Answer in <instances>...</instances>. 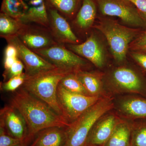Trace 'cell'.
Returning a JSON list of instances; mask_svg holds the SVG:
<instances>
[{"mask_svg":"<svg viewBox=\"0 0 146 146\" xmlns=\"http://www.w3.org/2000/svg\"><path fill=\"white\" fill-rule=\"evenodd\" d=\"M11 105L21 113L26 123L27 142L39 131L48 128L66 127L69 123L44 102L21 86L11 98Z\"/></svg>","mask_w":146,"mask_h":146,"instance_id":"cell-1","label":"cell"},{"mask_svg":"<svg viewBox=\"0 0 146 146\" xmlns=\"http://www.w3.org/2000/svg\"><path fill=\"white\" fill-rule=\"evenodd\" d=\"M72 72L74 71L57 68L33 75H27L25 82L21 86L63 117L58 102L57 87L61 80Z\"/></svg>","mask_w":146,"mask_h":146,"instance_id":"cell-2","label":"cell"},{"mask_svg":"<svg viewBox=\"0 0 146 146\" xmlns=\"http://www.w3.org/2000/svg\"><path fill=\"white\" fill-rule=\"evenodd\" d=\"M115 106L112 98L102 97L94 105L66 127L63 146H85L89 133L97 121Z\"/></svg>","mask_w":146,"mask_h":146,"instance_id":"cell-3","label":"cell"},{"mask_svg":"<svg viewBox=\"0 0 146 146\" xmlns=\"http://www.w3.org/2000/svg\"><path fill=\"white\" fill-rule=\"evenodd\" d=\"M95 27L106 37L115 59L118 62L124 60L129 45L138 34V31L123 26L112 21H103Z\"/></svg>","mask_w":146,"mask_h":146,"instance_id":"cell-4","label":"cell"},{"mask_svg":"<svg viewBox=\"0 0 146 146\" xmlns=\"http://www.w3.org/2000/svg\"><path fill=\"white\" fill-rule=\"evenodd\" d=\"M56 95L62 116L70 124L75 121L103 97L91 96L70 92L59 84Z\"/></svg>","mask_w":146,"mask_h":146,"instance_id":"cell-5","label":"cell"},{"mask_svg":"<svg viewBox=\"0 0 146 146\" xmlns=\"http://www.w3.org/2000/svg\"><path fill=\"white\" fill-rule=\"evenodd\" d=\"M33 52L58 68L76 71L83 70L87 65L86 60L68 49L65 45L58 44Z\"/></svg>","mask_w":146,"mask_h":146,"instance_id":"cell-6","label":"cell"},{"mask_svg":"<svg viewBox=\"0 0 146 146\" xmlns=\"http://www.w3.org/2000/svg\"><path fill=\"white\" fill-rule=\"evenodd\" d=\"M104 15L117 16L129 25L146 26V21L132 3L127 0H95Z\"/></svg>","mask_w":146,"mask_h":146,"instance_id":"cell-7","label":"cell"},{"mask_svg":"<svg viewBox=\"0 0 146 146\" xmlns=\"http://www.w3.org/2000/svg\"><path fill=\"white\" fill-rule=\"evenodd\" d=\"M16 36L33 51L58 44L48 29L35 24H23Z\"/></svg>","mask_w":146,"mask_h":146,"instance_id":"cell-8","label":"cell"},{"mask_svg":"<svg viewBox=\"0 0 146 146\" xmlns=\"http://www.w3.org/2000/svg\"><path fill=\"white\" fill-rule=\"evenodd\" d=\"M5 39L7 44L13 45L17 48L18 58L23 63L27 75H33L57 68L26 46L17 36H11Z\"/></svg>","mask_w":146,"mask_h":146,"instance_id":"cell-9","label":"cell"},{"mask_svg":"<svg viewBox=\"0 0 146 146\" xmlns=\"http://www.w3.org/2000/svg\"><path fill=\"white\" fill-rule=\"evenodd\" d=\"M47 8L49 22L48 29L58 44H78V38L67 19L55 9L47 7Z\"/></svg>","mask_w":146,"mask_h":146,"instance_id":"cell-10","label":"cell"},{"mask_svg":"<svg viewBox=\"0 0 146 146\" xmlns=\"http://www.w3.org/2000/svg\"><path fill=\"white\" fill-rule=\"evenodd\" d=\"M112 78L119 92L146 97V82L134 71L129 68H119L114 71Z\"/></svg>","mask_w":146,"mask_h":146,"instance_id":"cell-11","label":"cell"},{"mask_svg":"<svg viewBox=\"0 0 146 146\" xmlns=\"http://www.w3.org/2000/svg\"><path fill=\"white\" fill-rule=\"evenodd\" d=\"M121 119L113 112L102 116L91 129L85 146H104Z\"/></svg>","mask_w":146,"mask_h":146,"instance_id":"cell-12","label":"cell"},{"mask_svg":"<svg viewBox=\"0 0 146 146\" xmlns=\"http://www.w3.org/2000/svg\"><path fill=\"white\" fill-rule=\"evenodd\" d=\"M0 117V126L4 128L9 135L26 142V123L18 110L11 104L5 106L1 110Z\"/></svg>","mask_w":146,"mask_h":146,"instance_id":"cell-13","label":"cell"},{"mask_svg":"<svg viewBox=\"0 0 146 146\" xmlns=\"http://www.w3.org/2000/svg\"><path fill=\"white\" fill-rule=\"evenodd\" d=\"M65 45L68 49L85 58L98 68H101L104 65L103 50L94 35H91L81 44Z\"/></svg>","mask_w":146,"mask_h":146,"instance_id":"cell-14","label":"cell"},{"mask_svg":"<svg viewBox=\"0 0 146 146\" xmlns=\"http://www.w3.org/2000/svg\"><path fill=\"white\" fill-rule=\"evenodd\" d=\"M123 116L133 119H146V97L141 95L123 98L117 104Z\"/></svg>","mask_w":146,"mask_h":146,"instance_id":"cell-15","label":"cell"},{"mask_svg":"<svg viewBox=\"0 0 146 146\" xmlns=\"http://www.w3.org/2000/svg\"><path fill=\"white\" fill-rule=\"evenodd\" d=\"M27 10L20 21L23 23L35 24L48 29V16L44 0H24Z\"/></svg>","mask_w":146,"mask_h":146,"instance_id":"cell-16","label":"cell"},{"mask_svg":"<svg viewBox=\"0 0 146 146\" xmlns=\"http://www.w3.org/2000/svg\"><path fill=\"white\" fill-rule=\"evenodd\" d=\"M66 127H53L41 131L31 146H64Z\"/></svg>","mask_w":146,"mask_h":146,"instance_id":"cell-17","label":"cell"},{"mask_svg":"<svg viewBox=\"0 0 146 146\" xmlns=\"http://www.w3.org/2000/svg\"><path fill=\"white\" fill-rule=\"evenodd\" d=\"M96 3L95 0H82L74 21L80 30H87L93 25L97 12Z\"/></svg>","mask_w":146,"mask_h":146,"instance_id":"cell-18","label":"cell"},{"mask_svg":"<svg viewBox=\"0 0 146 146\" xmlns=\"http://www.w3.org/2000/svg\"><path fill=\"white\" fill-rule=\"evenodd\" d=\"M132 125L121 119L104 146H131Z\"/></svg>","mask_w":146,"mask_h":146,"instance_id":"cell-19","label":"cell"},{"mask_svg":"<svg viewBox=\"0 0 146 146\" xmlns=\"http://www.w3.org/2000/svg\"><path fill=\"white\" fill-rule=\"evenodd\" d=\"M75 73L88 95L91 96H105L103 95L102 84L99 76L96 74L80 70Z\"/></svg>","mask_w":146,"mask_h":146,"instance_id":"cell-20","label":"cell"},{"mask_svg":"<svg viewBox=\"0 0 146 146\" xmlns=\"http://www.w3.org/2000/svg\"><path fill=\"white\" fill-rule=\"evenodd\" d=\"M47 7L57 11L67 20L76 15L82 0H44Z\"/></svg>","mask_w":146,"mask_h":146,"instance_id":"cell-21","label":"cell"},{"mask_svg":"<svg viewBox=\"0 0 146 146\" xmlns=\"http://www.w3.org/2000/svg\"><path fill=\"white\" fill-rule=\"evenodd\" d=\"M23 25L20 20L5 13H0V36L1 38L5 39L16 36Z\"/></svg>","mask_w":146,"mask_h":146,"instance_id":"cell-22","label":"cell"},{"mask_svg":"<svg viewBox=\"0 0 146 146\" xmlns=\"http://www.w3.org/2000/svg\"><path fill=\"white\" fill-rule=\"evenodd\" d=\"M24 0H3L1 12L20 20L27 10Z\"/></svg>","mask_w":146,"mask_h":146,"instance_id":"cell-23","label":"cell"},{"mask_svg":"<svg viewBox=\"0 0 146 146\" xmlns=\"http://www.w3.org/2000/svg\"><path fill=\"white\" fill-rule=\"evenodd\" d=\"M59 84L64 89L70 92L89 96L76 74L75 71L66 75L61 80Z\"/></svg>","mask_w":146,"mask_h":146,"instance_id":"cell-24","label":"cell"},{"mask_svg":"<svg viewBox=\"0 0 146 146\" xmlns=\"http://www.w3.org/2000/svg\"><path fill=\"white\" fill-rule=\"evenodd\" d=\"M133 123L131 146H146V119H140Z\"/></svg>","mask_w":146,"mask_h":146,"instance_id":"cell-25","label":"cell"},{"mask_svg":"<svg viewBox=\"0 0 146 146\" xmlns=\"http://www.w3.org/2000/svg\"><path fill=\"white\" fill-rule=\"evenodd\" d=\"M26 77V74L23 73L20 75L13 77L7 81L1 82V89L7 92H15L23 84Z\"/></svg>","mask_w":146,"mask_h":146,"instance_id":"cell-26","label":"cell"},{"mask_svg":"<svg viewBox=\"0 0 146 146\" xmlns=\"http://www.w3.org/2000/svg\"><path fill=\"white\" fill-rule=\"evenodd\" d=\"M25 142H26L10 136L0 126V146H18Z\"/></svg>","mask_w":146,"mask_h":146,"instance_id":"cell-27","label":"cell"},{"mask_svg":"<svg viewBox=\"0 0 146 146\" xmlns=\"http://www.w3.org/2000/svg\"><path fill=\"white\" fill-rule=\"evenodd\" d=\"M24 69L25 67L23 63L18 58L10 69L4 72L3 74V82L7 81L13 77L22 74L23 73Z\"/></svg>","mask_w":146,"mask_h":146,"instance_id":"cell-28","label":"cell"},{"mask_svg":"<svg viewBox=\"0 0 146 146\" xmlns=\"http://www.w3.org/2000/svg\"><path fill=\"white\" fill-rule=\"evenodd\" d=\"M133 45L134 49L141 50L146 47V30L134 41Z\"/></svg>","mask_w":146,"mask_h":146,"instance_id":"cell-29","label":"cell"},{"mask_svg":"<svg viewBox=\"0 0 146 146\" xmlns=\"http://www.w3.org/2000/svg\"><path fill=\"white\" fill-rule=\"evenodd\" d=\"M18 50L15 46L7 44L4 50V57H18Z\"/></svg>","mask_w":146,"mask_h":146,"instance_id":"cell-30","label":"cell"},{"mask_svg":"<svg viewBox=\"0 0 146 146\" xmlns=\"http://www.w3.org/2000/svg\"><path fill=\"white\" fill-rule=\"evenodd\" d=\"M135 6L143 14H146V0H127Z\"/></svg>","mask_w":146,"mask_h":146,"instance_id":"cell-31","label":"cell"},{"mask_svg":"<svg viewBox=\"0 0 146 146\" xmlns=\"http://www.w3.org/2000/svg\"><path fill=\"white\" fill-rule=\"evenodd\" d=\"M132 56L141 67L146 71V54L141 53H135L133 54Z\"/></svg>","mask_w":146,"mask_h":146,"instance_id":"cell-32","label":"cell"},{"mask_svg":"<svg viewBox=\"0 0 146 146\" xmlns=\"http://www.w3.org/2000/svg\"><path fill=\"white\" fill-rule=\"evenodd\" d=\"M18 59V57H4L3 64L5 69V70H7L10 69Z\"/></svg>","mask_w":146,"mask_h":146,"instance_id":"cell-33","label":"cell"},{"mask_svg":"<svg viewBox=\"0 0 146 146\" xmlns=\"http://www.w3.org/2000/svg\"><path fill=\"white\" fill-rule=\"evenodd\" d=\"M141 15H142V16H143V17L144 19H145V20L146 21V14H143V13H141Z\"/></svg>","mask_w":146,"mask_h":146,"instance_id":"cell-34","label":"cell"},{"mask_svg":"<svg viewBox=\"0 0 146 146\" xmlns=\"http://www.w3.org/2000/svg\"><path fill=\"white\" fill-rule=\"evenodd\" d=\"M26 143H27V142H25V143H23V144H21L20 145L18 146H26Z\"/></svg>","mask_w":146,"mask_h":146,"instance_id":"cell-35","label":"cell"},{"mask_svg":"<svg viewBox=\"0 0 146 146\" xmlns=\"http://www.w3.org/2000/svg\"><path fill=\"white\" fill-rule=\"evenodd\" d=\"M141 50L144 51L146 52V47L145 48H144L143 49Z\"/></svg>","mask_w":146,"mask_h":146,"instance_id":"cell-36","label":"cell"}]
</instances>
